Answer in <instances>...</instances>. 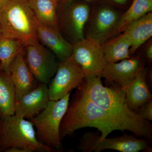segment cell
<instances>
[{"label": "cell", "instance_id": "obj_32", "mask_svg": "<svg viewBox=\"0 0 152 152\" xmlns=\"http://www.w3.org/2000/svg\"><path fill=\"white\" fill-rule=\"evenodd\" d=\"M57 1H59V0H57Z\"/></svg>", "mask_w": 152, "mask_h": 152}, {"label": "cell", "instance_id": "obj_18", "mask_svg": "<svg viewBox=\"0 0 152 152\" xmlns=\"http://www.w3.org/2000/svg\"><path fill=\"white\" fill-rule=\"evenodd\" d=\"M102 45L107 63L118 62L131 58L130 49L132 44L124 32L110 38Z\"/></svg>", "mask_w": 152, "mask_h": 152}, {"label": "cell", "instance_id": "obj_20", "mask_svg": "<svg viewBox=\"0 0 152 152\" xmlns=\"http://www.w3.org/2000/svg\"><path fill=\"white\" fill-rule=\"evenodd\" d=\"M152 11V0H133L120 17L112 37L123 33L130 25Z\"/></svg>", "mask_w": 152, "mask_h": 152}, {"label": "cell", "instance_id": "obj_5", "mask_svg": "<svg viewBox=\"0 0 152 152\" xmlns=\"http://www.w3.org/2000/svg\"><path fill=\"white\" fill-rule=\"evenodd\" d=\"M70 94L69 93L58 101H49L39 114L28 119L36 128L38 140L57 152L61 151L63 148L60 126L66 111Z\"/></svg>", "mask_w": 152, "mask_h": 152}, {"label": "cell", "instance_id": "obj_30", "mask_svg": "<svg viewBox=\"0 0 152 152\" xmlns=\"http://www.w3.org/2000/svg\"><path fill=\"white\" fill-rule=\"evenodd\" d=\"M1 34V24H0V35Z\"/></svg>", "mask_w": 152, "mask_h": 152}, {"label": "cell", "instance_id": "obj_24", "mask_svg": "<svg viewBox=\"0 0 152 152\" xmlns=\"http://www.w3.org/2000/svg\"><path fill=\"white\" fill-rule=\"evenodd\" d=\"M146 45L144 53L142 55H141L144 60L145 61L147 64L151 66L152 63V42L151 38Z\"/></svg>", "mask_w": 152, "mask_h": 152}, {"label": "cell", "instance_id": "obj_26", "mask_svg": "<svg viewBox=\"0 0 152 152\" xmlns=\"http://www.w3.org/2000/svg\"><path fill=\"white\" fill-rule=\"evenodd\" d=\"M114 7H118L119 8L126 9L125 6L127 4L128 0H110Z\"/></svg>", "mask_w": 152, "mask_h": 152}, {"label": "cell", "instance_id": "obj_3", "mask_svg": "<svg viewBox=\"0 0 152 152\" xmlns=\"http://www.w3.org/2000/svg\"><path fill=\"white\" fill-rule=\"evenodd\" d=\"M37 23L27 0H6L0 6L1 35L18 40L23 46L38 41Z\"/></svg>", "mask_w": 152, "mask_h": 152}, {"label": "cell", "instance_id": "obj_9", "mask_svg": "<svg viewBox=\"0 0 152 152\" xmlns=\"http://www.w3.org/2000/svg\"><path fill=\"white\" fill-rule=\"evenodd\" d=\"M27 64L39 83L48 86L56 72L58 60L39 41L23 47Z\"/></svg>", "mask_w": 152, "mask_h": 152}, {"label": "cell", "instance_id": "obj_11", "mask_svg": "<svg viewBox=\"0 0 152 152\" xmlns=\"http://www.w3.org/2000/svg\"><path fill=\"white\" fill-rule=\"evenodd\" d=\"M70 58L82 68L85 77L101 76L107 64L102 45L88 38L73 45Z\"/></svg>", "mask_w": 152, "mask_h": 152}, {"label": "cell", "instance_id": "obj_25", "mask_svg": "<svg viewBox=\"0 0 152 152\" xmlns=\"http://www.w3.org/2000/svg\"><path fill=\"white\" fill-rule=\"evenodd\" d=\"M151 67L148 69L146 75V82L148 87L151 91H152V73Z\"/></svg>", "mask_w": 152, "mask_h": 152}, {"label": "cell", "instance_id": "obj_31", "mask_svg": "<svg viewBox=\"0 0 152 152\" xmlns=\"http://www.w3.org/2000/svg\"><path fill=\"white\" fill-rule=\"evenodd\" d=\"M0 70H1V63H0Z\"/></svg>", "mask_w": 152, "mask_h": 152}, {"label": "cell", "instance_id": "obj_14", "mask_svg": "<svg viewBox=\"0 0 152 152\" xmlns=\"http://www.w3.org/2000/svg\"><path fill=\"white\" fill-rule=\"evenodd\" d=\"M37 37L39 42L50 50L58 61L68 59L72 56L73 45L66 40L59 31L38 22Z\"/></svg>", "mask_w": 152, "mask_h": 152}, {"label": "cell", "instance_id": "obj_28", "mask_svg": "<svg viewBox=\"0 0 152 152\" xmlns=\"http://www.w3.org/2000/svg\"><path fill=\"white\" fill-rule=\"evenodd\" d=\"M74 0H59L58 1L61 2L62 3H69L70 2ZM84 1L87 2H94L96 1L97 0H84Z\"/></svg>", "mask_w": 152, "mask_h": 152}, {"label": "cell", "instance_id": "obj_2", "mask_svg": "<svg viewBox=\"0 0 152 152\" xmlns=\"http://www.w3.org/2000/svg\"><path fill=\"white\" fill-rule=\"evenodd\" d=\"M100 76H86L77 87L87 99L121 119L137 130L139 137L151 141L152 125L131 110L126 98V90L113 82L110 87L102 84Z\"/></svg>", "mask_w": 152, "mask_h": 152}, {"label": "cell", "instance_id": "obj_6", "mask_svg": "<svg viewBox=\"0 0 152 152\" xmlns=\"http://www.w3.org/2000/svg\"><path fill=\"white\" fill-rule=\"evenodd\" d=\"M87 2L74 0L69 3L58 1L56 15L60 32L72 45L85 39V26L91 7Z\"/></svg>", "mask_w": 152, "mask_h": 152}, {"label": "cell", "instance_id": "obj_17", "mask_svg": "<svg viewBox=\"0 0 152 152\" xmlns=\"http://www.w3.org/2000/svg\"><path fill=\"white\" fill-rule=\"evenodd\" d=\"M123 32L130 41L131 56L152 36V12H150L130 25Z\"/></svg>", "mask_w": 152, "mask_h": 152}, {"label": "cell", "instance_id": "obj_8", "mask_svg": "<svg viewBox=\"0 0 152 152\" xmlns=\"http://www.w3.org/2000/svg\"><path fill=\"white\" fill-rule=\"evenodd\" d=\"M123 13L107 3L95 5L91 8L85 26V38L91 39L102 45L112 37Z\"/></svg>", "mask_w": 152, "mask_h": 152}, {"label": "cell", "instance_id": "obj_33", "mask_svg": "<svg viewBox=\"0 0 152 152\" xmlns=\"http://www.w3.org/2000/svg\"><path fill=\"white\" fill-rule=\"evenodd\" d=\"M27 1H28V0H27Z\"/></svg>", "mask_w": 152, "mask_h": 152}, {"label": "cell", "instance_id": "obj_19", "mask_svg": "<svg viewBox=\"0 0 152 152\" xmlns=\"http://www.w3.org/2000/svg\"><path fill=\"white\" fill-rule=\"evenodd\" d=\"M16 101L10 74L0 70V118L15 115Z\"/></svg>", "mask_w": 152, "mask_h": 152}, {"label": "cell", "instance_id": "obj_22", "mask_svg": "<svg viewBox=\"0 0 152 152\" xmlns=\"http://www.w3.org/2000/svg\"><path fill=\"white\" fill-rule=\"evenodd\" d=\"M23 44L18 40L0 35L1 70L10 73L12 63L23 50Z\"/></svg>", "mask_w": 152, "mask_h": 152}, {"label": "cell", "instance_id": "obj_10", "mask_svg": "<svg viewBox=\"0 0 152 152\" xmlns=\"http://www.w3.org/2000/svg\"><path fill=\"white\" fill-rule=\"evenodd\" d=\"M85 77L82 68L71 58L58 61L56 72L48 86L49 100L62 99L79 86Z\"/></svg>", "mask_w": 152, "mask_h": 152}, {"label": "cell", "instance_id": "obj_29", "mask_svg": "<svg viewBox=\"0 0 152 152\" xmlns=\"http://www.w3.org/2000/svg\"><path fill=\"white\" fill-rule=\"evenodd\" d=\"M6 0H0V6H1V5Z\"/></svg>", "mask_w": 152, "mask_h": 152}, {"label": "cell", "instance_id": "obj_16", "mask_svg": "<svg viewBox=\"0 0 152 152\" xmlns=\"http://www.w3.org/2000/svg\"><path fill=\"white\" fill-rule=\"evenodd\" d=\"M148 69V68L145 67L126 89L127 103L133 112L152 100L151 90L146 82Z\"/></svg>", "mask_w": 152, "mask_h": 152}, {"label": "cell", "instance_id": "obj_15", "mask_svg": "<svg viewBox=\"0 0 152 152\" xmlns=\"http://www.w3.org/2000/svg\"><path fill=\"white\" fill-rule=\"evenodd\" d=\"M10 73L15 89L17 100L35 88L39 83L28 67L23 50L12 62Z\"/></svg>", "mask_w": 152, "mask_h": 152}, {"label": "cell", "instance_id": "obj_23", "mask_svg": "<svg viewBox=\"0 0 152 152\" xmlns=\"http://www.w3.org/2000/svg\"><path fill=\"white\" fill-rule=\"evenodd\" d=\"M139 116L144 119L151 121H152V100L140 107L134 112Z\"/></svg>", "mask_w": 152, "mask_h": 152}, {"label": "cell", "instance_id": "obj_13", "mask_svg": "<svg viewBox=\"0 0 152 152\" xmlns=\"http://www.w3.org/2000/svg\"><path fill=\"white\" fill-rule=\"evenodd\" d=\"M49 101L48 86L39 83L35 88L17 100L15 115L28 119L39 114Z\"/></svg>", "mask_w": 152, "mask_h": 152}, {"label": "cell", "instance_id": "obj_21", "mask_svg": "<svg viewBox=\"0 0 152 152\" xmlns=\"http://www.w3.org/2000/svg\"><path fill=\"white\" fill-rule=\"evenodd\" d=\"M28 2L39 23L59 31L57 23V0H28Z\"/></svg>", "mask_w": 152, "mask_h": 152}, {"label": "cell", "instance_id": "obj_27", "mask_svg": "<svg viewBox=\"0 0 152 152\" xmlns=\"http://www.w3.org/2000/svg\"><path fill=\"white\" fill-rule=\"evenodd\" d=\"M5 152H32L31 150L25 148L12 147L8 149Z\"/></svg>", "mask_w": 152, "mask_h": 152}, {"label": "cell", "instance_id": "obj_1", "mask_svg": "<svg viewBox=\"0 0 152 152\" xmlns=\"http://www.w3.org/2000/svg\"><path fill=\"white\" fill-rule=\"evenodd\" d=\"M93 127L101 132V138L107 137L113 131L128 130L139 137L137 130L130 124L86 97L78 88L70 99L67 109L61 123L60 135L62 140L77 130Z\"/></svg>", "mask_w": 152, "mask_h": 152}, {"label": "cell", "instance_id": "obj_7", "mask_svg": "<svg viewBox=\"0 0 152 152\" xmlns=\"http://www.w3.org/2000/svg\"><path fill=\"white\" fill-rule=\"evenodd\" d=\"M78 149L83 152H100L113 150L121 152H152L151 140L138 139L131 135L101 138L98 132L86 133L79 140Z\"/></svg>", "mask_w": 152, "mask_h": 152}, {"label": "cell", "instance_id": "obj_12", "mask_svg": "<svg viewBox=\"0 0 152 152\" xmlns=\"http://www.w3.org/2000/svg\"><path fill=\"white\" fill-rule=\"evenodd\" d=\"M146 65L145 61L140 55L132 56L118 62L107 63L101 77L126 90Z\"/></svg>", "mask_w": 152, "mask_h": 152}, {"label": "cell", "instance_id": "obj_4", "mask_svg": "<svg viewBox=\"0 0 152 152\" xmlns=\"http://www.w3.org/2000/svg\"><path fill=\"white\" fill-rule=\"evenodd\" d=\"M12 147L25 148L32 152H56L38 140L34 125L15 115L0 118V152Z\"/></svg>", "mask_w": 152, "mask_h": 152}]
</instances>
